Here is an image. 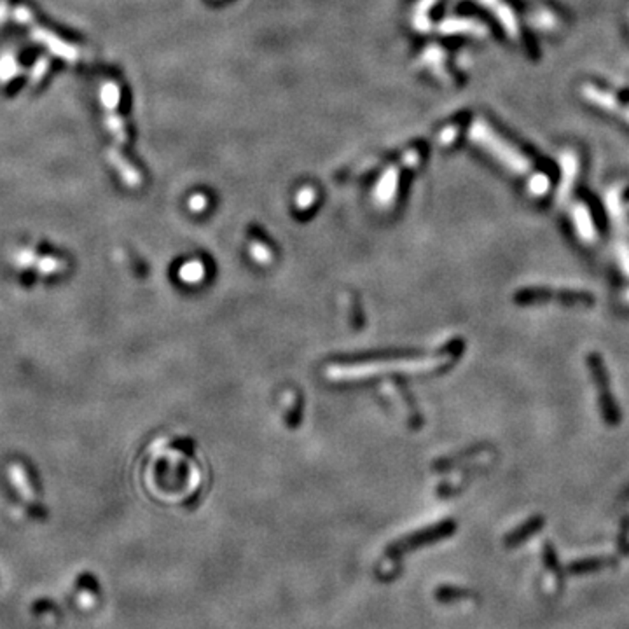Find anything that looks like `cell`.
I'll return each instance as SVG.
<instances>
[{"label":"cell","mask_w":629,"mask_h":629,"mask_svg":"<svg viewBox=\"0 0 629 629\" xmlns=\"http://www.w3.org/2000/svg\"><path fill=\"white\" fill-rule=\"evenodd\" d=\"M614 563V559L612 558H589V559H581V561H575L568 567V572L572 574H585V572H592L598 570V568H605L608 565Z\"/></svg>","instance_id":"obj_14"},{"label":"cell","mask_w":629,"mask_h":629,"mask_svg":"<svg viewBox=\"0 0 629 629\" xmlns=\"http://www.w3.org/2000/svg\"><path fill=\"white\" fill-rule=\"evenodd\" d=\"M624 298H626V302H628V304H629V291H628V292H626V294H624Z\"/></svg>","instance_id":"obj_21"},{"label":"cell","mask_w":629,"mask_h":629,"mask_svg":"<svg viewBox=\"0 0 629 629\" xmlns=\"http://www.w3.org/2000/svg\"><path fill=\"white\" fill-rule=\"evenodd\" d=\"M9 479H11V482L16 486V489H18L19 495L25 500H33L35 498V486H33L25 465L19 464V462L9 465Z\"/></svg>","instance_id":"obj_11"},{"label":"cell","mask_w":629,"mask_h":629,"mask_svg":"<svg viewBox=\"0 0 629 629\" xmlns=\"http://www.w3.org/2000/svg\"><path fill=\"white\" fill-rule=\"evenodd\" d=\"M587 364L589 369H591L594 385H596L598 401H600V411L603 414V419L608 425L615 427L621 421V411H619L617 402H615L614 395L610 392V379H608V372L607 367H605L603 358L598 354H589Z\"/></svg>","instance_id":"obj_2"},{"label":"cell","mask_w":629,"mask_h":629,"mask_svg":"<svg viewBox=\"0 0 629 629\" xmlns=\"http://www.w3.org/2000/svg\"><path fill=\"white\" fill-rule=\"evenodd\" d=\"M32 35L35 41H39V42H42L44 46H48V48L51 49L55 55L62 56V58H65L66 62H75V60H78V49L72 48V46H69V44H65L63 41H60V39L56 37V35H53V33L46 32V30L39 28V26H33Z\"/></svg>","instance_id":"obj_10"},{"label":"cell","mask_w":629,"mask_h":629,"mask_svg":"<svg viewBox=\"0 0 629 629\" xmlns=\"http://www.w3.org/2000/svg\"><path fill=\"white\" fill-rule=\"evenodd\" d=\"M551 188V181L545 173H537L534 177L530 179V184H528V189L534 196H542L549 191Z\"/></svg>","instance_id":"obj_18"},{"label":"cell","mask_w":629,"mask_h":629,"mask_svg":"<svg viewBox=\"0 0 629 629\" xmlns=\"http://www.w3.org/2000/svg\"><path fill=\"white\" fill-rule=\"evenodd\" d=\"M48 66H49V62L48 60H42V58L39 60L35 65H33L32 75H30V81H32V84H35L37 81H41L42 75L46 74V70H48Z\"/></svg>","instance_id":"obj_20"},{"label":"cell","mask_w":629,"mask_h":629,"mask_svg":"<svg viewBox=\"0 0 629 629\" xmlns=\"http://www.w3.org/2000/svg\"><path fill=\"white\" fill-rule=\"evenodd\" d=\"M16 262L25 268H35L37 271L46 273V275H55V273L65 271L66 264L63 259L56 257V255H37L35 250L32 248H23L16 254Z\"/></svg>","instance_id":"obj_7"},{"label":"cell","mask_w":629,"mask_h":629,"mask_svg":"<svg viewBox=\"0 0 629 629\" xmlns=\"http://www.w3.org/2000/svg\"><path fill=\"white\" fill-rule=\"evenodd\" d=\"M107 158L109 161L116 166V170L119 172V175H121V179L125 181V184H128L129 188H138V185L142 184V175H140V173L136 172V170L133 168V166L129 165L116 149H109Z\"/></svg>","instance_id":"obj_12"},{"label":"cell","mask_w":629,"mask_h":629,"mask_svg":"<svg viewBox=\"0 0 629 629\" xmlns=\"http://www.w3.org/2000/svg\"><path fill=\"white\" fill-rule=\"evenodd\" d=\"M453 531H455V522L444 521V522H441V525H437V527H430V528H427V530L418 531V534L409 535V537L395 542V544H392L390 547H388L387 554L399 556V554H402V552L412 551V549L419 547V545L427 544V542H432V540L435 542V540H441V538H444V537H449Z\"/></svg>","instance_id":"obj_5"},{"label":"cell","mask_w":629,"mask_h":629,"mask_svg":"<svg viewBox=\"0 0 629 629\" xmlns=\"http://www.w3.org/2000/svg\"><path fill=\"white\" fill-rule=\"evenodd\" d=\"M572 221H574L575 231H577L578 238L584 243H594L598 238L596 226H594V219L591 215V210L584 203H575L572 206Z\"/></svg>","instance_id":"obj_9"},{"label":"cell","mask_w":629,"mask_h":629,"mask_svg":"<svg viewBox=\"0 0 629 629\" xmlns=\"http://www.w3.org/2000/svg\"><path fill=\"white\" fill-rule=\"evenodd\" d=\"M18 63L12 55H4L0 58V81L8 82L11 81L15 75H18Z\"/></svg>","instance_id":"obj_17"},{"label":"cell","mask_w":629,"mask_h":629,"mask_svg":"<svg viewBox=\"0 0 629 629\" xmlns=\"http://www.w3.org/2000/svg\"><path fill=\"white\" fill-rule=\"evenodd\" d=\"M105 122H107V126H109V129H111L112 135L118 138L119 144H125L126 129H125V122H122V118L118 114V109H105Z\"/></svg>","instance_id":"obj_15"},{"label":"cell","mask_w":629,"mask_h":629,"mask_svg":"<svg viewBox=\"0 0 629 629\" xmlns=\"http://www.w3.org/2000/svg\"><path fill=\"white\" fill-rule=\"evenodd\" d=\"M451 358L448 355L444 357H434V358H425V361H412V362H405V361H399V362H385V365H372V367L367 369H354V371H349V369H338V371H329L331 376H343V378H349V376H361L364 374H374L376 371H425V369H432L435 365H441L449 362Z\"/></svg>","instance_id":"obj_4"},{"label":"cell","mask_w":629,"mask_h":629,"mask_svg":"<svg viewBox=\"0 0 629 629\" xmlns=\"http://www.w3.org/2000/svg\"><path fill=\"white\" fill-rule=\"evenodd\" d=\"M582 95L584 98L587 100L589 103L592 105H596V107L603 109V111L610 112V114H617L619 118L624 119L626 122H629V107H624L619 103V100L615 98L612 93L603 91V89L596 88V86L592 84H585L582 88Z\"/></svg>","instance_id":"obj_8"},{"label":"cell","mask_w":629,"mask_h":629,"mask_svg":"<svg viewBox=\"0 0 629 629\" xmlns=\"http://www.w3.org/2000/svg\"><path fill=\"white\" fill-rule=\"evenodd\" d=\"M514 301L519 304H530V302L542 301H559L563 304H591L594 301L589 292L570 291V289H551V287H528L518 291Z\"/></svg>","instance_id":"obj_3"},{"label":"cell","mask_w":629,"mask_h":629,"mask_svg":"<svg viewBox=\"0 0 629 629\" xmlns=\"http://www.w3.org/2000/svg\"><path fill=\"white\" fill-rule=\"evenodd\" d=\"M559 166H561V179H559V188L556 192V203L563 205L568 201L572 191L575 188V181L578 175V158L572 149H565L559 154Z\"/></svg>","instance_id":"obj_6"},{"label":"cell","mask_w":629,"mask_h":629,"mask_svg":"<svg viewBox=\"0 0 629 629\" xmlns=\"http://www.w3.org/2000/svg\"><path fill=\"white\" fill-rule=\"evenodd\" d=\"M467 596V592L464 589H455V587H442L437 591V598L441 601H453L455 598H464Z\"/></svg>","instance_id":"obj_19"},{"label":"cell","mask_w":629,"mask_h":629,"mask_svg":"<svg viewBox=\"0 0 629 629\" xmlns=\"http://www.w3.org/2000/svg\"><path fill=\"white\" fill-rule=\"evenodd\" d=\"M471 138L474 142H477L482 149L489 152V154H493L502 165L507 166L511 172L518 173V175H525V173L530 172V161H528L521 152L516 151L512 145H509L507 142L500 138L497 133L493 131L491 128H488V125L484 122L477 121L474 122L471 129Z\"/></svg>","instance_id":"obj_1"},{"label":"cell","mask_w":629,"mask_h":629,"mask_svg":"<svg viewBox=\"0 0 629 629\" xmlns=\"http://www.w3.org/2000/svg\"><path fill=\"white\" fill-rule=\"evenodd\" d=\"M102 103L105 109H118L119 100H121V91H119V86L116 82H105L102 86Z\"/></svg>","instance_id":"obj_16"},{"label":"cell","mask_w":629,"mask_h":629,"mask_svg":"<svg viewBox=\"0 0 629 629\" xmlns=\"http://www.w3.org/2000/svg\"><path fill=\"white\" fill-rule=\"evenodd\" d=\"M544 527V519L540 516H535V518H530L528 521H525L519 528H516L512 534H509L505 537V545L507 547H512V545L519 544V542L527 540L528 537H531L534 534H537L540 528Z\"/></svg>","instance_id":"obj_13"}]
</instances>
